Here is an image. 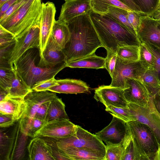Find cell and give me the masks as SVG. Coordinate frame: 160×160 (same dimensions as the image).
<instances>
[{
    "label": "cell",
    "mask_w": 160,
    "mask_h": 160,
    "mask_svg": "<svg viewBox=\"0 0 160 160\" xmlns=\"http://www.w3.org/2000/svg\"><path fill=\"white\" fill-rule=\"evenodd\" d=\"M16 41L15 37L8 38L0 37V48L15 43Z\"/></svg>",
    "instance_id": "7dc6e473"
},
{
    "label": "cell",
    "mask_w": 160,
    "mask_h": 160,
    "mask_svg": "<svg viewBox=\"0 0 160 160\" xmlns=\"http://www.w3.org/2000/svg\"><path fill=\"white\" fill-rule=\"evenodd\" d=\"M141 15L136 12L128 11L127 17L128 21L136 33L137 30L140 23Z\"/></svg>",
    "instance_id": "b9f144b4"
},
{
    "label": "cell",
    "mask_w": 160,
    "mask_h": 160,
    "mask_svg": "<svg viewBox=\"0 0 160 160\" xmlns=\"http://www.w3.org/2000/svg\"><path fill=\"white\" fill-rule=\"evenodd\" d=\"M151 97L155 108L160 114V91Z\"/></svg>",
    "instance_id": "c3c4849f"
},
{
    "label": "cell",
    "mask_w": 160,
    "mask_h": 160,
    "mask_svg": "<svg viewBox=\"0 0 160 160\" xmlns=\"http://www.w3.org/2000/svg\"><path fill=\"white\" fill-rule=\"evenodd\" d=\"M143 15L151 17L157 10L159 0H132Z\"/></svg>",
    "instance_id": "e575fe53"
},
{
    "label": "cell",
    "mask_w": 160,
    "mask_h": 160,
    "mask_svg": "<svg viewBox=\"0 0 160 160\" xmlns=\"http://www.w3.org/2000/svg\"><path fill=\"white\" fill-rule=\"evenodd\" d=\"M151 17L155 19H160V10H157Z\"/></svg>",
    "instance_id": "f907efd6"
},
{
    "label": "cell",
    "mask_w": 160,
    "mask_h": 160,
    "mask_svg": "<svg viewBox=\"0 0 160 160\" xmlns=\"http://www.w3.org/2000/svg\"><path fill=\"white\" fill-rule=\"evenodd\" d=\"M139 61L147 69H154V59L152 53L143 43L139 46Z\"/></svg>",
    "instance_id": "d590c367"
},
{
    "label": "cell",
    "mask_w": 160,
    "mask_h": 160,
    "mask_svg": "<svg viewBox=\"0 0 160 160\" xmlns=\"http://www.w3.org/2000/svg\"><path fill=\"white\" fill-rule=\"evenodd\" d=\"M124 96L129 103L146 107L149 102L150 96L145 85L141 79L130 78L125 82Z\"/></svg>",
    "instance_id": "9a60e30c"
},
{
    "label": "cell",
    "mask_w": 160,
    "mask_h": 160,
    "mask_svg": "<svg viewBox=\"0 0 160 160\" xmlns=\"http://www.w3.org/2000/svg\"><path fill=\"white\" fill-rule=\"evenodd\" d=\"M57 96L56 93L49 91L32 90L24 98L25 109L22 117H34L38 108L45 102L51 101Z\"/></svg>",
    "instance_id": "ac0fdd59"
},
{
    "label": "cell",
    "mask_w": 160,
    "mask_h": 160,
    "mask_svg": "<svg viewBox=\"0 0 160 160\" xmlns=\"http://www.w3.org/2000/svg\"><path fill=\"white\" fill-rule=\"evenodd\" d=\"M128 107L136 120L147 125L152 129L160 146V114L155 108L152 97L150 96L146 107L130 103Z\"/></svg>",
    "instance_id": "ba28073f"
},
{
    "label": "cell",
    "mask_w": 160,
    "mask_h": 160,
    "mask_svg": "<svg viewBox=\"0 0 160 160\" xmlns=\"http://www.w3.org/2000/svg\"><path fill=\"white\" fill-rule=\"evenodd\" d=\"M51 101L45 102L38 108L34 117L45 121Z\"/></svg>",
    "instance_id": "7bdbcfd3"
},
{
    "label": "cell",
    "mask_w": 160,
    "mask_h": 160,
    "mask_svg": "<svg viewBox=\"0 0 160 160\" xmlns=\"http://www.w3.org/2000/svg\"><path fill=\"white\" fill-rule=\"evenodd\" d=\"M65 107L61 98L57 96L54 98L50 102L45 120L46 123L57 119H69Z\"/></svg>",
    "instance_id": "484cf974"
},
{
    "label": "cell",
    "mask_w": 160,
    "mask_h": 160,
    "mask_svg": "<svg viewBox=\"0 0 160 160\" xmlns=\"http://www.w3.org/2000/svg\"><path fill=\"white\" fill-rule=\"evenodd\" d=\"M19 0H8L0 7V18L8 9L12 5Z\"/></svg>",
    "instance_id": "f6af8a7d"
},
{
    "label": "cell",
    "mask_w": 160,
    "mask_h": 160,
    "mask_svg": "<svg viewBox=\"0 0 160 160\" xmlns=\"http://www.w3.org/2000/svg\"><path fill=\"white\" fill-rule=\"evenodd\" d=\"M76 125L69 119H57L46 123L35 133V137H45L58 139L73 135L77 130Z\"/></svg>",
    "instance_id": "30bf717a"
},
{
    "label": "cell",
    "mask_w": 160,
    "mask_h": 160,
    "mask_svg": "<svg viewBox=\"0 0 160 160\" xmlns=\"http://www.w3.org/2000/svg\"><path fill=\"white\" fill-rule=\"evenodd\" d=\"M40 25L36 26L22 37L16 38L8 61L9 64L14 63L26 51L39 48L40 43Z\"/></svg>",
    "instance_id": "4fadbf2b"
},
{
    "label": "cell",
    "mask_w": 160,
    "mask_h": 160,
    "mask_svg": "<svg viewBox=\"0 0 160 160\" xmlns=\"http://www.w3.org/2000/svg\"><path fill=\"white\" fill-rule=\"evenodd\" d=\"M160 10V0H159V2L158 4L157 10Z\"/></svg>",
    "instance_id": "db71d44e"
},
{
    "label": "cell",
    "mask_w": 160,
    "mask_h": 160,
    "mask_svg": "<svg viewBox=\"0 0 160 160\" xmlns=\"http://www.w3.org/2000/svg\"><path fill=\"white\" fill-rule=\"evenodd\" d=\"M107 55L105 58V68L108 72L111 78L112 77L117 59V54L110 50H106Z\"/></svg>",
    "instance_id": "f35d334b"
},
{
    "label": "cell",
    "mask_w": 160,
    "mask_h": 160,
    "mask_svg": "<svg viewBox=\"0 0 160 160\" xmlns=\"http://www.w3.org/2000/svg\"><path fill=\"white\" fill-rule=\"evenodd\" d=\"M143 43L153 56L154 59V69L157 72L160 80V49L152 45Z\"/></svg>",
    "instance_id": "ab89813d"
},
{
    "label": "cell",
    "mask_w": 160,
    "mask_h": 160,
    "mask_svg": "<svg viewBox=\"0 0 160 160\" xmlns=\"http://www.w3.org/2000/svg\"><path fill=\"white\" fill-rule=\"evenodd\" d=\"M65 1V2H67L68 1H69L72 0H64Z\"/></svg>",
    "instance_id": "11a10c76"
},
{
    "label": "cell",
    "mask_w": 160,
    "mask_h": 160,
    "mask_svg": "<svg viewBox=\"0 0 160 160\" xmlns=\"http://www.w3.org/2000/svg\"><path fill=\"white\" fill-rule=\"evenodd\" d=\"M50 36L54 41L62 49H64L68 42L70 33L67 23L55 20Z\"/></svg>",
    "instance_id": "cb8c5ba5"
},
{
    "label": "cell",
    "mask_w": 160,
    "mask_h": 160,
    "mask_svg": "<svg viewBox=\"0 0 160 160\" xmlns=\"http://www.w3.org/2000/svg\"><path fill=\"white\" fill-rule=\"evenodd\" d=\"M30 160H55L58 158L51 147L42 138H33L27 147Z\"/></svg>",
    "instance_id": "d6986e66"
},
{
    "label": "cell",
    "mask_w": 160,
    "mask_h": 160,
    "mask_svg": "<svg viewBox=\"0 0 160 160\" xmlns=\"http://www.w3.org/2000/svg\"><path fill=\"white\" fill-rule=\"evenodd\" d=\"M105 110L112 116H115L127 123L136 120L129 107L121 108L109 105L106 107Z\"/></svg>",
    "instance_id": "836d02e7"
},
{
    "label": "cell",
    "mask_w": 160,
    "mask_h": 160,
    "mask_svg": "<svg viewBox=\"0 0 160 160\" xmlns=\"http://www.w3.org/2000/svg\"><path fill=\"white\" fill-rule=\"evenodd\" d=\"M139 47L128 45L119 47L117 51V56L122 59L131 62L139 60Z\"/></svg>",
    "instance_id": "d6a6232c"
},
{
    "label": "cell",
    "mask_w": 160,
    "mask_h": 160,
    "mask_svg": "<svg viewBox=\"0 0 160 160\" xmlns=\"http://www.w3.org/2000/svg\"><path fill=\"white\" fill-rule=\"evenodd\" d=\"M102 47L116 53L120 47L141 43L138 37L107 14L95 12L91 9L88 13Z\"/></svg>",
    "instance_id": "7a4b0ae2"
},
{
    "label": "cell",
    "mask_w": 160,
    "mask_h": 160,
    "mask_svg": "<svg viewBox=\"0 0 160 160\" xmlns=\"http://www.w3.org/2000/svg\"><path fill=\"white\" fill-rule=\"evenodd\" d=\"M156 160H160V146L159 147Z\"/></svg>",
    "instance_id": "816d5d0a"
},
{
    "label": "cell",
    "mask_w": 160,
    "mask_h": 160,
    "mask_svg": "<svg viewBox=\"0 0 160 160\" xmlns=\"http://www.w3.org/2000/svg\"><path fill=\"white\" fill-rule=\"evenodd\" d=\"M65 63H67L66 58L63 49L50 36L39 65L43 67H55Z\"/></svg>",
    "instance_id": "2e32d148"
},
{
    "label": "cell",
    "mask_w": 160,
    "mask_h": 160,
    "mask_svg": "<svg viewBox=\"0 0 160 160\" xmlns=\"http://www.w3.org/2000/svg\"><path fill=\"white\" fill-rule=\"evenodd\" d=\"M128 11L122 8L110 6L109 7L108 12L107 14L137 36L136 32L128 21Z\"/></svg>",
    "instance_id": "f546056e"
},
{
    "label": "cell",
    "mask_w": 160,
    "mask_h": 160,
    "mask_svg": "<svg viewBox=\"0 0 160 160\" xmlns=\"http://www.w3.org/2000/svg\"><path fill=\"white\" fill-rule=\"evenodd\" d=\"M121 160H142L139 152L131 136L125 149Z\"/></svg>",
    "instance_id": "8d00e7d4"
},
{
    "label": "cell",
    "mask_w": 160,
    "mask_h": 160,
    "mask_svg": "<svg viewBox=\"0 0 160 160\" xmlns=\"http://www.w3.org/2000/svg\"><path fill=\"white\" fill-rule=\"evenodd\" d=\"M46 123L45 121L35 117H22L20 120L21 131L26 136L34 138L35 133Z\"/></svg>",
    "instance_id": "4316f807"
},
{
    "label": "cell",
    "mask_w": 160,
    "mask_h": 160,
    "mask_svg": "<svg viewBox=\"0 0 160 160\" xmlns=\"http://www.w3.org/2000/svg\"><path fill=\"white\" fill-rule=\"evenodd\" d=\"M147 70L139 60L129 62L123 60L117 56L110 85L124 90L127 79L132 78L141 80Z\"/></svg>",
    "instance_id": "52a82bcc"
},
{
    "label": "cell",
    "mask_w": 160,
    "mask_h": 160,
    "mask_svg": "<svg viewBox=\"0 0 160 160\" xmlns=\"http://www.w3.org/2000/svg\"><path fill=\"white\" fill-rule=\"evenodd\" d=\"M58 85L49 88L48 91L58 93L75 94L88 92L89 87L80 80L73 79L58 80Z\"/></svg>",
    "instance_id": "44dd1931"
},
{
    "label": "cell",
    "mask_w": 160,
    "mask_h": 160,
    "mask_svg": "<svg viewBox=\"0 0 160 160\" xmlns=\"http://www.w3.org/2000/svg\"><path fill=\"white\" fill-rule=\"evenodd\" d=\"M91 4L93 11L102 15L108 13L110 6L120 8L128 11H134L119 0H91Z\"/></svg>",
    "instance_id": "83f0119b"
},
{
    "label": "cell",
    "mask_w": 160,
    "mask_h": 160,
    "mask_svg": "<svg viewBox=\"0 0 160 160\" xmlns=\"http://www.w3.org/2000/svg\"><path fill=\"white\" fill-rule=\"evenodd\" d=\"M25 109L24 98L10 97L7 95L0 100V113L11 115L16 121L22 118Z\"/></svg>",
    "instance_id": "7402d4cb"
},
{
    "label": "cell",
    "mask_w": 160,
    "mask_h": 160,
    "mask_svg": "<svg viewBox=\"0 0 160 160\" xmlns=\"http://www.w3.org/2000/svg\"><path fill=\"white\" fill-rule=\"evenodd\" d=\"M105 58L95 53L83 58L67 62V67L72 68H105Z\"/></svg>",
    "instance_id": "603a6c76"
},
{
    "label": "cell",
    "mask_w": 160,
    "mask_h": 160,
    "mask_svg": "<svg viewBox=\"0 0 160 160\" xmlns=\"http://www.w3.org/2000/svg\"><path fill=\"white\" fill-rule=\"evenodd\" d=\"M8 0H0V7Z\"/></svg>",
    "instance_id": "f5cc1de1"
},
{
    "label": "cell",
    "mask_w": 160,
    "mask_h": 160,
    "mask_svg": "<svg viewBox=\"0 0 160 160\" xmlns=\"http://www.w3.org/2000/svg\"><path fill=\"white\" fill-rule=\"evenodd\" d=\"M126 4L130 9L138 13L141 15H143L141 12L138 7L135 4L132 0H119Z\"/></svg>",
    "instance_id": "bcb514c9"
},
{
    "label": "cell",
    "mask_w": 160,
    "mask_h": 160,
    "mask_svg": "<svg viewBox=\"0 0 160 160\" xmlns=\"http://www.w3.org/2000/svg\"><path fill=\"white\" fill-rule=\"evenodd\" d=\"M129 133L142 160H156L159 146L155 135L147 125L137 120L127 123Z\"/></svg>",
    "instance_id": "5b68a950"
},
{
    "label": "cell",
    "mask_w": 160,
    "mask_h": 160,
    "mask_svg": "<svg viewBox=\"0 0 160 160\" xmlns=\"http://www.w3.org/2000/svg\"><path fill=\"white\" fill-rule=\"evenodd\" d=\"M131 138V136L129 133L120 144L106 146L105 160H121L125 149Z\"/></svg>",
    "instance_id": "4dcf8cb0"
},
{
    "label": "cell",
    "mask_w": 160,
    "mask_h": 160,
    "mask_svg": "<svg viewBox=\"0 0 160 160\" xmlns=\"http://www.w3.org/2000/svg\"><path fill=\"white\" fill-rule=\"evenodd\" d=\"M13 64L0 65V88L6 92L14 78Z\"/></svg>",
    "instance_id": "1f68e13d"
},
{
    "label": "cell",
    "mask_w": 160,
    "mask_h": 160,
    "mask_svg": "<svg viewBox=\"0 0 160 160\" xmlns=\"http://www.w3.org/2000/svg\"><path fill=\"white\" fill-rule=\"evenodd\" d=\"M41 2L42 0H28L1 25L16 38L22 37L33 27L40 25Z\"/></svg>",
    "instance_id": "277c9868"
},
{
    "label": "cell",
    "mask_w": 160,
    "mask_h": 160,
    "mask_svg": "<svg viewBox=\"0 0 160 160\" xmlns=\"http://www.w3.org/2000/svg\"><path fill=\"white\" fill-rule=\"evenodd\" d=\"M129 133L127 123L113 116L109 124L95 135L106 146H113L121 144Z\"/></svg>",
    "instance_id": "9c48e42d"
},
{
    "label": "cell",
    "mask_w": 160,
    "mask_h": 160,
    "mask_svg": "<svg viewBox=\"0 0 160 160\" xmlns=\"http://www.w3.org/2000/svg\"><path fill=\"white\" fill-rule=\"evenodd\" d=\"M62 159L105 160V156L96 151L84 148L57 147Z\"/></svg>",
    "instance_id": "ffe728a7"
},
{
    "label": "cell",
    "mask_w": 160,
    "mask_h": 160,
    "mask_svg": "<svg viewBox=\"0 0 160 160\" xmlns=\"http://www.w3.org/2000/svg\"><path fill=\"white\" fill-rule=\"evenodd\" d=\"M56 8L52 2H42L40 24V43L38 48L40 59L42 58L43 53L50 37L55 20Z\"/></svg>",
    "instance_id": "7c38bea8"
},
{
    "label": "cell",
    "mask_w": 160,
    "mask_h": 160,
    "mask_svg": "<svg viewBox=\"0 0 160 160\" xmlns=\"http://www.w3.org/2000/svg\"><path fill=\"white\" fill-rule=\"evenodd\" d=\"M38 48L30 49L13 64L23 80L31 88L36 83L55 76L67 67V63L55 67H41Z\"/></svg>",
    "instance_id": "3957f363"
},
{
    "label": "cell",
    "mask_w": 160,
    "mask_h": 160,
    "mask_svg": "<svg viewBox=\"0 0 160 160\" xmlns=\"http://www.w3.org/2000/svg\"><path fill=\"white\" fill-rule=\"evenodd\" d=\"M141 42L152 45L160 49V21L148 15H141L137 30Z\"/></svg>",
    "instance_id": "8fae6325"
},
{
    "label": "cell",
    "mask_w": 160,
    "mask_h": 160,
    "mask_svg": "<svg viewBox=\"0 0 160 160\" xmlns=\"http://www.w3.org/2000/svg\"><path fill=\"white\" fill-rule=\"evenodd\" d=\"M67 23L70 33L63 49L67 62L95 53L102 47L88 13L76 17Z\"/></svg>",
    "instance_id": "6da1fadb"
},
{
    "label": "cell",
    "mask_w": 160,
    "mask_h": 160,
    "mask_svg": "<svg viewBox=\"0 0 160 160\" xmlns=\"http://www.w3.org/2000/svg\"><path fill=\"white\" fill-rule=\"evenodd\" d=\"M160 21V19H159Z\"/></svg>",
    "instance_id": "9f6ffc18"
},
{
    "label": "cell",
    "mask_w": 160,
    "mask_h": 160,
    "mask_svg": "<svg viewBox=\"0 0 160 160\" xmlns=\"http://www.w3.org/2000/svg\"><path fill=\"white\" fill-rule=\"evenodd\" d=\"M92 9L91 0H72L62 5L58 20L66 23L77 16L88 14Z\"/></svg>",
    "instance_id": "e0dca14e"
},
{
    "label": "cell",
    "mask_w": 160,
    "mask_h": 160,
    "mask_svg": "<svg viewBox=\"0 0 160 160\" xmlns=\"http://www.w3.org/2000/svg\"><path fill=\"white\" fill-rule=\"evenodd\" d=\"M94 99L106 107L112 105L128 108L129 103L124 96V90L109 85H101L95 90Z\"/></svg>",
    "instance_id": "5bb4252c"
},
{
    "label": "cell",
    "mask_w": 160,
    "mask_h": 160,
    "mask_svg": "<svg viewBox=\"0 0 160 160\" xmlns=\"http://www.w3.org/2000/svg\"><path fill=\"white\" fill-rule=\"evenodd\" d=\"M58 85V80L55 77L46 79L34 84L32 87V90L36 91H47L50 88Z\"/></svg>",
    "instance_id": "74e56055"
},
{
    "label": "cell",
    "mask_w": 160,
    "mask_h": 160,
    "mask_svg": "<svg viewBox=\"0 0 160 160\" xmlns=\"http://www.w3.org/2000/svg\"><path fill=\"white\" fill-rule=\"evenodd\" d=\"M27 0H19L11 6L0 18V25L4 24L7 19Z\"/></svg>",
    "instance_id": "60d3db41"
},
{
    "label": "cell",
    "mask_w": 160,
    "mask_h": 160,
    "mask_svg": "<svg viewBox=\"0 0 160 160\" xmlns=\"http://www.w3.org/2000/svg\"><path fill=\"white\" fill-rule=\"evenodd\" d=\"M141 80L150 96H154L160 91V80L157 72L154 69H147Z\"/></svg>",
    "instance_id": "f1b7e54d"
},
{
    "label": "cell",
    "mask_w": 160,
    "mask_h": 160,
    "mask_svg": "<svg viewBox=\"0 0 160 160\" xmlns=\"http://www.w3.org/2000/svg\"><path fill=\"white\" fill-rule=\"evenodd\" d=\"M15 120L12 115L0 113V126L1 128H5L13 125Z\"/></svg>",
    "instance_id": "ee69618b"
},
{
    "label": "cell",
    "mask_w": 160,
    "mask_h": 160,
    "mask_svg": "<svg viewBox=\"0 0 160 160\" xmlns=\"http://www.w3.org/2000/svg\"><path fill=\"white\" fill-rule=\"evenodd\" d=\"M57 140V147L87 149L105 156L106 146L103 142L95 134L91 133L78 125L73 135Z\"/></svg>",
    "instance_id": "8992f818"
},
{
    "label": "cell",
    "mask_w": 160,
    "mask_h": 160,
    "mask_svg": "<svg viewBox=\"0 0 160 160\" xmlns=\"http://www.w3.org/2000/svg\"><path fill=\"white\" fill-rule=\"evenodd\" d=\"M15 77L7 92V96L12 98H24L32 90L23 80L13 65Z\"/></svg>",
    "instance_id": "d4e9b609"
},
{
    "label": "cell",
    "mask_w": 160,
    "mask_h": 160,
    "mask_svg": "<svg viewBox=\"0 0 160 160\" xmlns=\"http://www.w3.org/2000/svg\"><path fill=\"white\" fill-rule=\"evenodd\" d=\"M13 37L15 36L12 34L0 25V37L8 38Z\"/></svg>",
    "instance_id": "681fc988"
}]
</instances>
